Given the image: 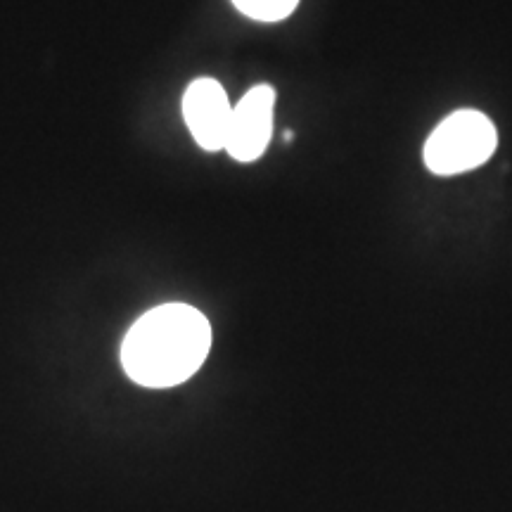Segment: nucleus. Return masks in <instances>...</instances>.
Wrapping results in <instances>:
<instances>
[{
	"label": "nucleus",
	"mask_w": 512,
	"mask_h": 512,
	"mask_svg": "<svg viewBox=\"0 0 512 512\" xmlns=\"http://www.w3.org/2000/svg\"><path fill=\"white\" fill-rule=\"evenodd\" d=\"M211 349V325L188 304H164L136 320L121 344V363L133 382L150 389L190 380Z\"/></svg>",
	"instance_id": "nucleus-1"
},
{
	"label": "nucleus",
	"mask_w": 512,
	"mask_h": 512,
	"mask_svg": "<svg viewBox=\"0 0 512 512\" xmlns=\"http://www.w3.org/2000/svg\"><path fill=\"white\" fill-rule=\"evenodd\" d=\"M498 131L486 114L458 110L434 128L425 143V164L437 176H456L477 169L494 157Z\"/></svg>",
	"instance_id": "nucleus-2"
},
{
	"label": "nucleus",
	"mask_w": 512,
	"mask_h": 512,
	"mask_svg": "<svg viewBox=\"0 0 512 512\" xmlns=\"http://www.w3.org/2000/svg\"><path fill=\"white\" fill-rule=\"evenodd\" d=\"M275 91L271 86H254L233 107L226 150L235 162H256L266 152L273 133Z\"/></svg>",
	"instance_id": "nucleus-3"
},
{
	"label": "nucleus",
	"mask_w": 512,
	"mask_h": 512,
	"mask_svg": "<svg viewBox=\"0 0 512 512\" xmlns=\"http://www.w3.org/2000/svg\"><path fill=\"white\" fill-rule=\"evenodd\" d=\"M183 117L202 150H226L233 105L216 79H197L183 95Z\"/></svg>",
	"instance_id": "nucleus-4"
},
{
	"label": "nucleus",
	"mask_w": 512,
	"mask_h": 512,
	"mask_svg": "<svg viewBox=\"0 0 512 512\" xmlns=\"http://www.w3.org/2000/svg\"><path fill=\"white\" fill-rule=\"evenodd\" d=\"M299 0H233L242 15L259 19V22H280L290 17Z\"/></svg>",
	"instance_id": "nucleus-5"
}]
</instances>
